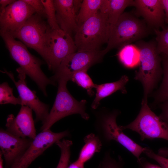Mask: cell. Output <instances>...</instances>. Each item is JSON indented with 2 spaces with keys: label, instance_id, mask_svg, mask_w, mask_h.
I'll return each instance as SVG.
<instances>
[{
  "label": "cell",
  "instance_id": "cell-1",
  "mask_svg": "<svg viewBox=\"0 0 168 168\" xmlns=\"http://www.w3.org/2000/svg\"><path fill=\"white\" fill-rule=\"evenodd\" d=\"M12 58L15 61L30 78L37 85L45 96H47L46 87L57 83L48 78L41 70L43 62L33 56L21 41L16 40L8 33L0 34Z\"/></svg>",
  "mask_w": 168,
  "mask_h": 168
},
{
  "label": "cell",
  "instance_id": "cell-2",
  "mask_svg": "<svg viewBox=\"0 0 168 168\" xmlns=\"http://www.w3.org/2000/svg\"><path fill=\"white\" fill-rule=\"evenodd\" d=\"M110 26L107 15L99 10L79 26L75 33L74 40L77 51L100 50L108 41Z\"/></svg>",
  "mask_w": 168,
  "mask_h": 168
},
{
  "label": "cell",
  "instance_id": "cell-3",
  "mask_svg": "<svg viewBox=\"0 0 168 168\" xmlns=\"http://www.w3.org/2000/svg\"><path fill=\"white\" fill-rule=\"evenodd\" d=\"M68 81L66 77L60 78L57 81L58 86L55 99L47 117L42 123L41 131L50 129L55 123L72 114H78L85 120L89 119V116L86 111V100L78 101L72 96L67 87Z\"/></svg>",
  "mask_w": 168,
  "mask_h": 168
},
{
  "label": "cell",
  "instance_id": "cell-4",
  "mask_svg": "<svg viewBox=\"0 0 168 168\" xmlns=\"http://www.w3.org/2000/svg\"><path fill=\"white\" fill-rule=\"evenodd\" d=\"M148 30L144 23L133 15L124 12L115 24L110 25L105 54L111 49L122 47L146 36Z\"/></svg>",
  "mask_w": 168,
  "mask_h": 168
},
{
  "label": "cell",
  "instance_id": "cell-5",
  "mask_svg": "<svg viewBox=\"0 0 168 168\" xmlns=\"http://www.w3.org/2000/svg\"><path fill=\"white\" fill-rule=\"evenodd\" d=\"M138 44L140 51V63L134 78L142 83L144 90L142 100L147 102L148 95L154 88L161 73L160 58L154 42L141 41Z\"/></svg>",
  "mask_w": 168,
  "mask_h": 168
},
{
  "label": "cell",
  "instance_id": "cell-6",
  "mask_svg": "<svg viewBox=\"0 0 168 168\" xmlns=\"http://www.w3.org/2000/svg\"><path fill=\"white\" fill-rule=\"evenodd\" d=\"M77 51L72 36L61 29L48 30L43 48V58L49 69L56 71L62 61L68 55Z\"/></svg>",
  "mask_w": 168,
  "mask_h": 168
},
{
  "label": "cell",
  "instance_id": "cell-7",
  "mask_svg": "<svg viewBox=\"0 0 168 168\" xmlns=\"http://www.w3.org/2000/svg\"><path fill=\"white\" fill-rule=\"evenodd\" d=\"M122 130L130 129L138 133L141 141L162 138L168 141V126L143 100L139 112L135 119L125 126H119Z\"/></svg>",
  "mask_w": 168,
  "mask_h": 168
},
{
  "label": "cell",
  "instance_id": "cell-8",
  "mask_svg": "<svg viewBox=\"0 0 168 168\" xmlns=\"http://www.w3.org/2000/svg\"><path fill=\"white\" fill-rule=\"evenodd\" d=\"M119 114L115 110L100 116L96 128L99 137L105 142L114 140L119 143L138 160L147 147H142L123 132L117 123L116 118Z\"/></svg>",
  "mask_w": 168,
  "mask_h": 168
},
{
  "label": "cell",
  "instance_id": "cell-9",
  "mask_svg": "<svg viewBox=\"0 0 168 168\" xmlns=\"http://www.w3.org/2000/svg\"><path fill=\"white\" fill-rule=\"evenodd\" d=\"M45 19L35 13L19 29L7 33L35 50L43 58L45 38L50 28Z\"/></svg>",
  "mask_w": 168,
  "mask_h": 168
},
{
  "label": "cell",
  "instance_id": "cell-10",
  "mask_svg": "<svg viewBox=\"0 0 168 168\" xmlns=\"http://www.w3.org/2000/svg\"><path fill=\"white\" fill-rule=\"evenodd\" d=\"M105 53L103 50L77 51L67 56L61 62L50 78L54 82L62 77L70 80L75 72L82 70H88L94 65L101 62Z\"/></svg>",
  "mask_w": 168,
  "mask_h": 168
},
{
  "label": "cell",
  "instance_id": "cell-11",
  "mask_svg": "<svg viewBox=\"0 0 168 168\" xmlns=\"http://www.w3.org/2000/svg\"><path fill=\"white\" fill-rule=\"evenodd\" d=\"M65 130L55 133L50 129L41 131L37 134L22 156L11 168H28L32 163L48 148L57 141L70 135Z\"/></svg>",
  "mask_w": 168,
  "mask_h": 168
},
{
  "label": "cell",
  "instance_id": "cell-12",
  "mask_svg": "<svg viewBox=\"0 0 168 168\" xmlns=\"http://www.w3.org/2000/svg\"><path fill=\"white\" fill-rule=\"evenodd\" d=\"M18 80L16 81L13 73L4 69L1 72L7 74L15 85L22 101V105L27 106L35 112V122H43L47 117L49 112L48 105L41 101L36 95V92L31 90L27 85L26 74L20 67L17 68Z\"/></svg>",
  "mask_w": 168,
  "mask_h": 168
},
{
  "label": "cell",
  "instance_id": "cell-13",
  "mask_svg": "<svg viewBox=\"0 0 168 168\" xmlns=\"http://www.w3.org/2000/svg\"><path fill=\"white\" fill-rule=\"evenodd\" d=\"M35 13V9L24 0H15L0 9V34L17 30Z\"/></svg>",
  "mask_w": 168,
  "mask_h": 168
},
{
  "label": "cell",
  "instance_id": "cell-14",
  "mask_svg": "<svg viewBox=\"0 0 168 168\" xmlns=\"http://www.w3.org/2000/svg\"><path fill=\"white\" fill-rule=\"evenodd\" d=\"M32 140L15 136L0 128V152L4 158L5 168H11L22 156Z\"/></svg>",
  "mask_w": 168,
  "mask_h": 168
},
{
  "label": "cell",
  "instance_id": "cell-15",
  "mask_svg": "<svg viewBox=\"0 0 168 168\" xmlns=\"http://www.w3.org/2000/svg\"><path fill=\"white\" fill-rule=\"evenodd\" d=\"M32 111L30 107L22 105L16 116L12 114L8 115L6 119V130L15 136L33 139L37 134Z\"/></svg>",
  "mask_w": 168,
  "mask_h": 168
},
{
  "label": "cell",
  "instance_id": "cell-16",
  "mask_svg": "<svg viewBox=\"0 0 168 168\" xmlns=\"http://www.w3.org/2000/svg\"><path fill=\"white\" fill-rule=\"evenodd\" d=\"M137 13L150 26L164 29L165 13L161 0H135Z\"/></svg>",
  "mask_w": 168,
  "mask_h": 168
},
{
  "label": "cell",
  "instance_id": "cell-17",
  "mask_svg": "<svg viewBox=\"0 0 168 168\" xmlns=\"http://www.w3.org/2000/svg\"><path fill=\"white\" fill-rule=\"evenodd\" d=\"M57 21L60 29L71 36L78 26L73 0H54Z\"/></svg>",
  "mask_w": 168,
  "mask_h": 168
},
{
  "label": "cell",
  "instance_id": "cell-18",
  "mask_svg": "<svg viewBox=\"0 0 168 168\" xmlns=\"http://www.w3.org/2000/svg\"><path fill=\"white\" fill-rule=\"evenodd\" d=\"M128 80V77L124 75L119 80L114 82L95 84L94 88L96 90V93L91 105L92 108L96 109L102 99L117 91H120L123 93H126L125 86Z\"/></svg>",
  "mask_w": 168,
  "mask_h": 168
},
{
  "label": "cell",
  "instance_id": "cell-19",
  "mask_svg": "<svg viewBox=\"0 0 168 168\" xmlns=\"http://www.w3.org/2000/svg\"><path fill=\"white\" fill-rule=\"evenodd\" d=\"M134 5L133 0H102L99 11L107 15L112 25L116 22L126 7Z\"/></svg>",
  "mask_w": 168,
  "mask_h": 168
},
{
  "label": "cell",
  "instance_id": "cell-20",
  "mask_svg": "<svg viewBox=\"0 0 168 168\" xmlns=\"http://www.w3.org/2000/svg\"><path fill=\"white\" fill-rule=\"evenodd\" d=\"M84 144L82 147L77 160L85 163L91 159L96 153L101 150L103 143L98 135L91 133L84 138Z\"/></svg>",
  "mask_w": 168,
  "mask_h": 168
},
{
  "label": "cell",
  "instance_id": "cell-21",
  "mask_svg": "<svg viewBox=\"0 0 168 168\" xmlns=\"http://www.w3.org/2000/svg\"><path fill=\"white\" fill-rule=\"evenodd\" d=\"M117 55L120 62L126 68H133L139 65L140 51L137 46L126 45L120 48Z\"/></svg>",
  "mask_w": 168,
  "mask_h": 168
},
{
  "label": "cell",
  "instance_id": "cell-22",
  "mask_svg": "<svg viewBox=\"0 0 168 168\" xmlns=\"http://www.w3.org/2000/svg\"><path fill=\"white\" fill-rule=\"evenodd\" d=\"M102 0H82L76 19L78 26L91 18L99 10Z\"/></svg>",
  "mask_w": 168,
  "mask_h": 168
},
{
  "label": "cell",
  "instance_id": "cell-23",
  "mask_svg": "<svg viewBox=\"0 0 168 168\" xmlns=\"http://www.w3.org/2000/svg\"><path fill=\"white\" fill-rule=\"evenodd\" d=\"M87 70L84 69L74 73L71 76L70 80L76 83L78 86L86 90L90 96H93L94 92L95 84L87 73Z\"/></svg>",
  "mask_w": 168,
  "mask_h": 168
},
{
  "label": "cell",
  "instance_id": "cell-24",
  "mask_svg": "<svg viewBox=\"0 0 168 168\" xmlns=\"http://www.w3.org/2000/svg\"><path fill=\"white\" fill-rule=\"evenodd\" d=\"M55 144L59 147L61 152L60 159L56 168H67L69 165L72 141L63 139L57 141Z\"/></svg>",
  "mask_w": 168,
  "mask_h": 168
},
{
  "label": "cell",
  "instance_id": "cell-25",
  "mask_svg": "<svg viewBox=\"0 0 168 168\" xmlns=\"http://www.w3.org/2000/svg\"><path fill=\"white\" fill-rule=\"evenodd\" d=\"M163 77L161 86L155 94V102L162 103L168 100V57L163 61Z\"/></svg>",
  "mask_w": 168,
  "mask_h": 168
},
{
  "label": "cell",
  "instance_id": "cell-26",
  "mask_svg": "<svg viewBox=\"0 0 168 168\" xmlns=\"http://www.w3.org/2000/svg\"><path fill=\"white\" fill-rule=\"evenodd\" d=\"M12 88L7 82H4L0 85V104H12L22 105V101L20 97H15L13 93Z\"/></svg>",
  "mask_w": 168,
  "mask_h": 168
},
{
  "label": "cell",
  "instance_id": "cell-27",
  "mask_svg": "<svg viewBox=\"0 0 168 168\" xmlns=\"http://www.w3.org/2000/svg\"><path fill=\"white\" fill-rule=\"evenodd\" d=\"M45 9L47 22L52 29H60L56 17V10L53 0H41Z\"/></svg>",
  "mask_w": 168,
  "mask_h": 168
},
{
  "label": "cell",
  "instance_id": "cell-28",
  "mask_svg": "<svg viewBox=\"0 0 168 168\" xmlns=\"http://www.w3.org/2000/svg\"><path fill=\"white\" fill-rule=\"evenodd\" d=\"M157 42L156 49L158 53L164 54L168 57V28L162 30L155 29Z\"/></svg>",
  "mask_w": 168,
  "mask_h": 168
},
{
  "label": "cell",
  "instance_id": "cell-29",
  "mask_svg": "<svg viewBox=\"0 0 168 168\" xmlns=\"http://www.w3.org/2000/svg\"><path fill=\"white\" fill-rule=\"evenodd\" d=\"M124 162L120 156L116 159L111 156L110 152L108 151L105 154L98 168H124Z\"/></svg>",
  "mask_w": 168,
  "mask_h": 168
},
{
  "label": "cell",
  "instance_id": "cell-30",
  "mask_svg": "<svg viewBox=\"0 0 168 168\" xmlns=\"http://www.w3.org/2000/svg\"><path fill=\"white\" fill-rule=\"evenodd\" d=\"M143 153L149 158L155 160L163 168H168V158L155 153L148 147H147Z\"/></svg>",
  "mask_w": 168,
  "mask_h": 168
},
{
  "label": "cell",
  "instance_id": "cell-31",
  "mask_svg": "<svg viewBox=\"0 0 168 168\" xmlns=\"http://www.w3.org/2000/svg\"><path fill=\"white\" fill-rule=\"evenodd\" d=\"M35 10L36 13L47 19L44 7L41 0H24Z\"/></svg>",
  "mask_w": 168,
  "mask_h": 168
},
{
  "label": "cell",
  "instance_id": "cell-32",
  "mask_svg": "<svg viewBox=\"0 0 168 168\" xmlns=\"http://www.w3.org/2000/svg\"><path fill=\"white\" fill-rule=\"evenodd\" d=\"M161 113L159 117L168 126V100L161 103Z\"/></svg>",
  "mask_w": 168,
  "mask_h": 168
},
{
  "label": "cell",
  "instance_id": "cell-33",
  "mask_svg": "<svg viewBox=\"0 0 168 168\" xmlns=\"http://www.w3.org/2000/svg\"><path fill=\"white\" fill-rule=\"evenodd\" d=\"M137 161L138 168H163L161 166L150 163L144 157H140Z\"/></svg>",
  "mask_w": 168,
  "mask_h": 168
},
{
  "label": "cell",
  "instance_id": "cell-34",
  "mask_svg": "<svg viewBox=\"0 0 168 168\" xmlns=\"http://www.w3.org/2000/svg\"><path fill=\"white\" fill-rule=\"evenodd\" d=\"M165 13V21L168 24V0H161Z\"/></svg>",
  "mask_w": 168,
  "mask_h": 168
},
{
  "label": "cell",
  "instance_id": "cell-35",
  "mask_svg": "<svg viewBox=\"0 0 168 168\" xmlns=\"http://www.w3.org/2000/svg\"><path fill=\"white\" fill-rule=\"evenodd\" d=\"M84 163L77 160L69 165L67 168H84Z\"/></svg>",
  "mask_w": 168,
  "mask_h": 168
},
{
  "label": "cell",
  "instance_id": "cell-36",
  "mask_svg": "<svg viewBox=\"0 0 168 168\" xmlns=\"http://www.w3.org/2000/svg\"><path fill=\"white\" fill-rule=\"evenodd\" d=\"M158 155L165 157L168 156V148L162 147L159 149L157 154Z\"/></svg>",
  "mask_w": 168,
  "mask_h": 168
},
{
  "label": "cell",
  "instance_id": "cell-37",
  "mask_svg": "<svg viewBox=\"0 0 168 168\" xmlns=\"http://www.w3.org/2000/svg\"><path fill=\"white\" fill-rule=\"evenodd\" d=\"M15 1V0H0V9L4 8L10 5Z\"/></svg>",
  "mask_w": 168,
  "mask_h": 168
},
{
  "label": "cell",
  "instance_id": "cell-38",
  "mask_svg": "<svg viewBox=\"0 0 168 168\" xmlns=\"http://www.w3.org/2000/svg\"><path fill=\"white\" fill-rule=\"evenodd\" d=\"M3 160L2 159V155L1 152H0V168H4L3 167Z\"/></svg>",
  "mask_w": 168,
  "mask_h": 168
},
{
  "label": "cell",
  "instance_id": "cell-39",
  "mask_svg": "<svg viewBox=\"0 0 168 168\" xmlns=\"http://www.w3.org/2000/svg\"><path fill=\"white\" fill-rule=\"evenodd\" d=\"M38 168H42L40 167H39Z\"/></svg>",
  "mask_w": 168,
  "mask_h": 168
}]
</instances>
